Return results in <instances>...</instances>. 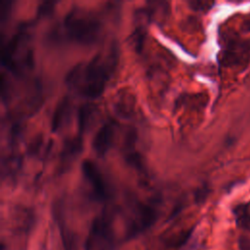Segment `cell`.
Wrapping results in <instances>:
<instances>
[{
  "label": "cell",
  "instance_id": "1",
  "mask_svg": "<svg viewBox=\"0 0 250 250\" xmlns=\"http://www.w3.org/2000/svg\"><path fill=\"white\" fill-rule=\"evenodd\" d=\"M117 64L115 47L104 53L97 54L91 60L80 62L69 69L65 77L68 88L78 95L96 99L100 97Z\"/></svg>",
  "mask_w": 250,
  "mask_h": 250
},
{
  "label": "cell",
  "instance_id": "2",
  "mask_svg": "<svg viewBox=\"0 0 250 250\" xmlns=\"http://www.w3.org/2000/svg\"><path fill=\"white\" fill-rule=\"evenodd\" d=\"M1 62L9 72L21 77L32 69L33 52L30 33L26 25L20 27L2 44Z\"/></svg>",
  "mask_w": 250,
  "mask_h": 250
},
{
  "label": "cell",
  "instance_id": "3",
  "mask_svg": "<svg viewBox=\"0 0 250 250\" xmlns=\"http://www.w3.org/2000/svg\"><path fill=\"white\" fill-rule=\"evenodd\" d=\"M101 31V22L95 16L86 11L74 9L65 15L58 32L70 42L90 45L99 39Z\"/></svg>",
  "mask_w": 250,
  "mask_h": 250
},
{
  "label": "cell",
  "instance_id": "4",
  "mask_svg": "<svg viewBox=\"0 0 250 250\" xmlns=\"http://www.w3.org/2000/svg\"><path fill=\"white\" fill-rule=\"evenodd\" d=\"M115 243L112 219L104 211L93 220L85 240V250H113Z\"/></svg>",
  "mask_w": 250,
  "mask_h": 250
},
{
  "label": "cell",
  "instance_id": "5",
  "mask_svg": "<svg viewBox=\"0 0 250 250\" xmlns=\"http://www.w3.org/2000/svg\"><path fill=\"white\" fill-rule=\"evenodd\" d=\"M157 219V208L150 202H139L131 210L126 221V238H133L148 228Z\"/></svg>",
  "mask_w": 250,
  "mask_h": 250
},
{
  "label": "cell",
  "instance_id": "6",
  "mask_svg": "<svg viewBox=\"0 0 250 250\" xmlns=\"http://www.w3.org/2000/svg\"><path fill=\"white\" fill-rule=\"evenodd\" d=\"M82 174L94 198L99 201L106 200L109 196V189L98 165L90 159H85L82 162Z\"/></svg>",
  "mask_w": 250,
  "mask_h": 250
},
{
  "label": "cell",
  "instance_id": "7",
  "mask_svg": "<svg viewBox=\"0 0 250 250\" xmlns=\"http://www.w3.org/2000/svg\"><path fill=\"white\" fill-rule=\"evenodd\" d=\"M115 135V123L112 120L104 122L97 131L92 146L98 155H104L112 146Z\"/></svg>",
  "mask_w": 250,
  "mask_h": 250
},
{
  "label": "cell",
  "instance_id": "8",
  "mask_svg": "<svg viewBox=\"0 0 250 250\" xmlns=\"http://www.w3.org/2000/svg\"><path fill=\"white\" fill-rule=\"evenodd\" d=\"M54 219L59 228L63 250H77L76 235L66 225L62 208L58 205L54 208Z\"/></svg>",
  "mask_w": 250,
  "mask_h": 250
},
{
  "label": "cell",
  "instance_id": "9",
  "mask_svg": "<svg viewBox=\"0 0 250 250\" xmlns=\"http://www.w3.org/2000/svg\"><path fill=\"white\" fill-rule=\"evenodd\" d=\"M72 104L71 101L67 97H63L56 105L53 116L51 127L53 132H58L67 123L71 114Z\"/></svg>",
  "mask_w": 250,
  "mask_h": 250
},
{
  "label": "cell",
  "instance_id": "10",
  "mask_svg": "<svg viewBox=\"0 0 250 250\" xmlns=\"http://www.w3.org/2000/svg\"><path fill=\"white\" fill-rule=\"evenodd\" d=\"M81 149H82L81 134L66 140L62 146V150L61 154V164L64 166L71 163L74 160V158L80 153Z\"/></svg>",
  "mask_w": 250,
  "mask_h": 250
},
{
  "label": "cell",
  "instance_id": "11",
  "mask_svg": "<svg viewBox=\"0 0 250 250\" xmlns=\"http://www.w3.org/2000/svg\"><path fill=\"white\" fill-rule=\"evenodd\" d=\"M135 132L130 131L126 137V144H125V160L128 164L132 167L137 169L138 171L144 170V163L140 153L136 150L135 143H136V136Z\"/></svg>",
  "mask_w": 250,
  "mask_h": 250
},
{
  "label": "cell",
  "instance_id": "12",
  "mask_svg": "<svg viewBox=\"0 0 250 250\" xmlns=\"http://www.w3.org/2000/svg\"><path fill=\"white\" fill-rule=\"evenodd\" d=\"M250 57V44L247 42L234 43L229 47L226 55V61L229 62L237 63L240 61H245Z\"/></svg>",
  "mask_w": 250,
  "mask_h": 250
},
{
  "label": "cell",
  "instance_id": "13",
  "mask_svg": "<svg viewBox=\"0 0 250 250\" xmlns=\"http://www.w3.org/2000/svg\"><path fill=\"white\" fill-rule=\"evenodd\" d=\"M233 216L235 219L236 226L243 229L250 231V209L247 204H237L233 210Z\"/></svg>",
  "mask_w": 250,
  "mask_h": 250
},
{
  "label": "cell",
  "instance_id": "14",
  "mask_svg": "<svg viewBox=\"0 0 250 250\" xmlns=\"http://www.w3.org/2000/svg\"><path fill=\"white\" fill-rule=\"evenodd\" d=\"M78 128L79 134H83L91 125L95 117V107L91 104H84L78 111Z\"/></svg>",
  "mask_w": 250,
  "mask_h": 250
},
{
  "label": "cell",
  "instance_id": "15",
  "mask_svg": "<svg viewBox=\"0 0 250 250\" xmlns=\"http://www.w3.org/2000/svg\"><path fill=\"white\" fill-rule=\"evenodd\" d=\"M213 2H207V1H195V2H190L189 5L195 9V10H199V11H206L208 9H210L213 6Z\"/></svg>",
  "mask_w": 250,
  "mask_h": 250
},
{
  "label": "cell",
  "instance_id": "16",
  "mask_svg": "<svg viewBox=\"0 0 250 250\" xmlns=\"http://www.w3.org/2000/svg\"><path fill=\"white\" fill-rule=\"evenodd\" d=\"M239 250H250V237L246 235H240L238 238Z\"/></svg>",
  "mask_w": 250,
  "mask_h": 250
},
{
  "label": "cell",
  "instance_id": "17",
  "mask_svg": "<svg viewBox=\"0 0 250 250\" xmlns=\"http://www.w3.org/2000/svg\"><path fill=\"white\" fill-rule=\"evenodd\" d=\"M54 3L51 2H45L43 3L40 7H39V15L40 16H44V15H48L49 13H51L54 9Z\"/></svg>",
  "mask_w": 250,
  "mask_h": 250
},
{
  "label": "cell",
  "instance_id": "18",
  "mask_svg": "<svg viewBox=\"0 0 250 250\" xmlns=\"http://www.w3.org/2000/svg\"><path fill=\"white\" fill-rule=\"evenodd\" d=\"M208 193H209V188H208V187H202V188H200L198 190H197V192H196V201L197 202H202V201H204L205 200V198L207 197V195H208Z\"/></svg>",
  "mask_w": 250,
  "mask_h": 250
}]
</instances>
